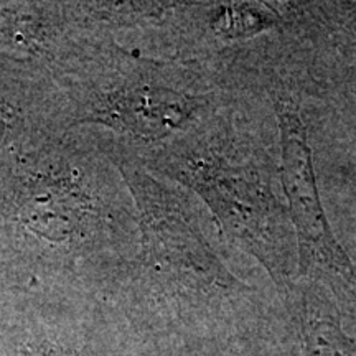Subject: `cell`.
<instances>
[{
  "label": "cell",
  "mask_w": 356,
  "mask_h": 356,
  "mask_svg": "<svg viewBox=\"0 0 356 356\" xmlns=\"http://www.w3.org/2000/svg\"><path fill=\"white\" fill-rule=\"evenodd\" d=\"M181 175L234 243L259 262L284 296L299 282V257L279 178V155L254 131L229 129L218 144L186 155Z\"/></svg>",
  "instance_id": "1"
},
{
  "label": "cell",
  "mask_w": 356,
  "mask_h": 356,
  "mask_svg": "<svg viewBox=\"0 0 356 356\" xmlns=\"http://www.w3.org/2000/svg\"><path fill=\"white\" fill-rule=\"evenodd\" d=\"M279 134V178L299 257V280H317L356 305V264L337 239L325 211L309 129L296 92L273 91Z\"/></svg>",
  "instance_id": "2"
},
{
  "label": "cell",
  "mask_w": 356,
  "mask_h": 356,
  "mask_svg": "<svg viewBox=\"0 0 356 356\" xmlns=\"http://www.w3.org/2000/svg\"><path fill=\"white\" fill-rule=\"evenodd\" d=\"M280 10L277 33L297 81L356 102V2H286Z\"/></svg>",
  "instance_id": "3"
},
{
  "label": "cell",
  "mask_w": 356,
  "mask_h": 356,
  "mask_svg": "<svg viewBox=\"0 0 356 356\" xmlns=\"http://www.w3.org/2000/svg\"><path fill=\"white\" fill-rule=\"evenodd\" d=\"M202 102L173 88L145 83L122 89L106 106V115L145 140L165 139L188 124Z\"/></svg>",
  "instance_id": "4"
},
{
  "label": "cell",
  "mask_w": 356,
  "mask_h": 356,
  "mask_svg": "<svg viewBox=\"0 0 356 356\" xmlns=\"http://www.w3.org/2000/svg\"><path fill=\"white\" fill-rule=\"evenodd\" d=\"M332 291L317 280L302 279L287 293L297 310L304 356H356V341L341 327Z\"/></svg>",
  "instance_id": "5"
},
{
  "label": "cell",
  "mask_w": 356,
  "mask_h": 356,
  "mask_svg": "<svg viewBox=\"0 0 356 356\" xmlns=\"http://www.w3.org/2000/svg\"><path fill=\"white\" fill-rule=\"evenodd\" d=\"M208 20L216 38L226 43H241L264 33H277L284 25V13L280 3L225 2L213 6Z\"/></svg>",
  "instance_id": "6"
},
{
  "label": "cell",
  "mask_w": 356,
  "mask_h": 356,
  "mask_svg": "<svg viewBox=\"0 0 356 356\" xmlns=\"http://www.w3.org/2000/svg\"><path fill=\"white\" fill-rule=\"evenodd\" d=\"M25 216L29 225L35 226L47 238L58 241L70 236L78 226V203L65 193L51 191L35 200Z\"/></svg>",
  "instance_id": "7"
},
{
  "label": "cell",
  "mask_w": 356,
  "mask_h": 356,
  "mask_svg": "<svg viewBox=\"0 0 356 356\" xmlns=\"http://www.w3.org/2000/svg\"><path fill=\"white\" fill-rule=\"evenodd\" d=\"M6 127H7V113L0 108V139H2L3 132H6Z\"/></svg>",
  "instance_id": "8"
}]
</instances>
